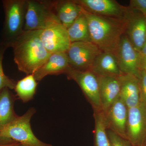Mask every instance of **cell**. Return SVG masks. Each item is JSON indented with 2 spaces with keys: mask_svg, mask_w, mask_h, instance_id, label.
Returning a JSON list of instances; mask_svg holds the SVG:
<instances>
[{
  "mask_svg": "<svg viewBox=\"0 0 146 146\" xmlns=\"http://www.w3.org/2000/svg\"><path fill=\"white\" fill-rule=\"evenodd\" d=\"M42 31H23L10 45L18 70L27 75L33 74L51 54L42 44Z\"/></svg>",
  "mask_w": 146,
  "mask_h": 146,
  "instance_id": "1",
  "label": "cell"
},
{
  "mask_svg": "<svg viewBox=\"0 0 146 146\" xmlns=\"http://www.w3.org/2000/svg\"><path fill=\"white\" fill-rule=\"evenodd\" d=\"M82 11L88 22L91 42L102 51L115 54L122 36L125 34L128 16L130 11L123 18L96 15L82 7Z\"/></svg>",
  "mask_w": 146,
  "mask_h": 146,
  "instance_id": "2",
  "label": "cell"
},
{
  "mask_svg": "<svg viewBox=\"0 0 146 146\" xmlns=\"http://www.w3.org/2000/svg\"><path fill=\"white\" fill-rule=\"evenodd\" d=\"M35 112L31 108L23 115L0 127V139L14 141L24 146H52L39 140L33 132L30 121Z\"/></svg>",
  "mask_w": 146,
  "mask_h": 146,
  "instance_id": "3",
  "label": "cell"
},
{
  "mask_svg": "<svg viewBox=\"0 0 146 146\" xmlns=\"http://www.w3.org/2000/svg\"><path fill=\"white\" fill-rule=\"evenodd\" d=\"M4 24L3 41L8 47L23 31L27 0H4Z\"/></svg>",
  "mask_w": 146,
  "mask_h": 146,
  "instance_id": "4",
  "label": "cell"
},
{
  "mask_svg": "<svg viewBox=\"0 0 146 146\" xmlns=\"http://www.w3.org/2000/svg\"><path fill=\"white\" fill-rule=\"evenodd\" d=\"M57 23L60 22L55 13L53 1L27 0L24 31L43 30Z\"/></svg>",
  "mask_w": 146,
  "mask_h": 146,
  "instance_id": "5",
  "label": "cell"
},
{
  "mask_svg": "<svg viewBox=\"0 0 146 146\" xmlns=\"http://www.w3.org/2000/svg\"><path fill=\"white\" fill-rule=\"evenodd\" d=\"M101 52L93 42H79L71 43L66 53L70 68L85 71L90 70L94 60Z\"/></svg>",
  "mask_w": 146,
  "mask_h": 146,
  "instance_id": "6",
  "label": "cell"
},
{
  "mask_svg": "<svg viewBox=\"0 0 146 146\" xmlns=\"http://www.w3.org/2000/svg\"><path fill=\"white\" fill-rule=\"evenodd\" d=\"M65 74L78 84L94 110L102 111L97 76L90 70L78 71L71 68Z\"/></svg>",
  "mask_w": 146,
  "mask_h": 146,
  "instance_id": "7",
  "label": "cell"
},
{
  "mask_svg": "<svg viewBox=\"0 0 146 146\" xmlns=\"http://www.w3.org/2000/svg\"><path fill=\"white\" fill-rule=\"evenodd\" d=\"M126 137L133 146L146 144V105L143 102L129 108Z\"/></svg>",
  "mask_w": 146,
  "mask_h": 146,
  "instance_id": "8",
  "label": "cell"
},
{
  "mask_svg": "<svg viewBox=\"0 0 146 146\" xmlns=\"http://www.w3.org/2000/svg\"><path fill=\"white\" fill-rule=\"evenodd\" d=\"M40 38L50 54L66 52L71 44L67 29L60 23L51 24L42 30Z\"/></svg>",
  "mask_w": 146,
  "mask_h": 146,
  "instance_id": "9",
  "label": "cell"
},
{
  "mask_svg": "<svg viewBox=\"0 0 146 146\" xmlns=\"http://www.w3.org/2000/svg\"><path fill=\"white\" fill-rule=\"evenodd\" d=\"M115 54L122 74L138 77L141 71L140 52L135 49L125 34L122 36Z\"/></svg>",
  "mask_w": 146,
  "mask_h": 146,
  "instance_id": "10",
  "label": "cell"
},
{
  "mask_svg": "<svg viewBox=\"0 0 146 146\" xmlns=\"http://www.w3.org/2000/svg\"><path fill=\"white\" fill-rule=\"evenodd\" d=\"M88 12L99 16L114 18L126 17L131 9L123 6L114 0H74Z\"/></svg>",
  "mask_w": 146,
  "mask_h": 146,
  "instance_id": "11",
  "label": "cell"
},
{
  "mask_svg": "<svg viewBox=\"0 0 146 146\" xmlns=\"http://www.w3.org/2000/svg\"><path fill=\"white\" fill-rule=\"evenodd\" d=\"M128 109L124 102L119 97L105 112H103L107 129L112 131L125 139H127Z\"/></svg>",
  "mask_w": 146,
  "mask_h": 146,
  "instance_id": "12",
  "label": "cell"
},
{
  "mask_svg": "<svg viewBox=\"0 0 146 146\" xmlns=\"http://www.w3.org/2000/svg\"><path fill=\"white\" fill-rule=\"evenodd\" d=\"M125 35L136 50L140 52L146 40V18L131 9L128 16Z\"/></svg>",
  "mask_w": 146,
  "mask_h": 146,
  "instance_id": "13",
  "label": "cell"
},
{
  "mask_svg": "<svg viewBox=\"0 0 146 146\" xmlns=\"http://www.w3.org/2000/svg\"><path fill=\"white\" fill-rule=\"evenodd\" d=\"M98 81L102 110L105 112L120 97L119 76H97Z\"/></svg>",
  "mask_w": 146,
  "mask_h": 146,
  "instance_id": "14",
  "label": "cell"
},
{
  "mask_svg": "<svg viewBox=\"0 0 146 146\" xmlns=\"http://www.w3.org/2000/svg\"><path fill=\"white\" fill-rule=\"evenodd\" d=\"M70 68L66 52L55 53L33 75L36 81H40L49 75L65 74Z\"/></svg>",
  "mask_w": 146,
  "mask_h": 146,
  "instance_id": "15",
  "label": "cell"
},
{
  "mask_svg": "<svg viewBox=\"0 0 146 146\" xmlns=\"http://www.w3.org/2000/svg\"><path fill=\"white\" fill-rule=\"evenodd\" d=\"M120 97L128 108L137 106L142 102L138 77L130 74L119 76Z\"/></svg>",
  "mask_w": 146,
  "mask_h": 146,
  "instance_id": "16",
  "label": "cell"
},
{
  "mask_svg": "<svg viewBox=\"0 0 146 146\" xmlns=\"http://www.w3.org/2000/svg\"><path fill=\"white\" fill-rule=\"evenodd\" d=\"M90 70L97 76H119L123 74L119 68L116 56L110 52L100 53Z\"/></svg>",
  "mask_w": 146,
  "mask_h": 146,
  "instance_id": "17",
  "label": "cell"
},
{
  "mask_svg": "<svg viewBox=\"0 0 146 146\" xmlns=\"http://www.w3.org/2000/svg\"><path fill=\"white\" fill-rule=\"evenodd\" d=\"M55 13L60 23L68 29L82 13V8L73 1H53Z\"/></svg>",
  "mask_w": 146,
  "mask_h": 146,
  "instance_id": "18",
  "label": "cell"
},
{
  "mask_svg": "<svg viewBox=\"0 0 146 146\" xmlns=\"http://www.w3.org/2000/svg\"><path fill=\"white\" fill-rule=\"evenodd\" d=\"M15 99L8 88L0 91V127L8 124L18 117L13 109Z\"/></svg>",
  "mask_w": 146,
  "mask_h": 146,
  "instance_id": "19",
  "label": "cell"
},
{
  "mask_svg": "<svg viewBox=\"0 0 146 146\" xmlns=\"http://www.w3.org/2000/svg\"><path fill=\"white\" fill-rule=\"evenodd\" d=\"M67 31L71 43L91 42L88 22L82 11L74 22L67 29Z\"/></svg>",
  "mask_w": 146,
  "mask_h": 146,
  "instance_id": "20",
  "label": "cell"
},
{
  "mask_svg": "<svg viewBox=\"0 0 146 146\" xmlns=\"http://www.w3.org/2000/svg\"><path fill=\"white\" fill-rule=\"evenodd\" d=\"M37 85L34 76L30 74L16 82L14 90L18 98L23 102L26 103L33 98Z\"/></svg>",
  "mask_w": 146,
  "mask_h": 146,
  "instance_id": "21",
  "label": "cell"
},
{
  "mask_svg": "<svg viewBox=\"0 0 146 146\" xmlns=\"http://www.w3.org/2000/svg\"><path fill=\"white\" fill-rule=\"evenodd\" d=\"M94 146H110L103 112L102 111L94 110Z\"/></svg>",
  "mask_w": 146,
  "mask_h": 146,
  "instance_id": "22",
  "label": "cell"
},
{
  "mask_svg": "<svg viewBox=\"0 0 146 146\" xmlns=\"http://www.w3.org/2000/svg\"><path fill=\"white\" fill-rule=\"evenodd\" d=\"M9 48L2 42L0 43V91L4 88L14 89L16 82L6 76L3 68V60L6 50Z\"/></svg>",
  "mask_w": 146,
  "mask_h": 146,
  "instance_id": "23",
  "label": "cell"
},
{
  "mask_svg": "<svg viewBox=\"0 0 146 146\" xmlns=\"http://www.w3.org/2000/svg\"><path fill=\"white\" fill-rule=\"evenodd\" d=\"M110 146H133L127 139L121 137L112 131L107 129Z\"/></svg>",
  "mask_w": 146,
  "mask_h": 146,
  "instance_id": "24",
  "label": "cell"
},
{
  "mask_svg": "<svg viewBox=\"0 0 146 146\" xmlns=\"http://www.w3.org/2000/svg\"><path fill=\"white\" fill-rule=\"evenodd\" d=\"M138 78L141 101L146 105V73L141 70Z\"/></svg>",
  "mask_w": 146,
  "mask_h": 146,
  "instance_id": "25",
  "label": "cell"
},
{
  "mask_svg": "<svg viewBox=\"0 0 146 146\" xmlns=\"http://www.w3.org/2000/svg\"><path fill=\"white\" fill-rule=\"evenodd\" d=\"M129 7L132 10L139 11L146 15V0H131Z\"/></svg>",
  "mask_w": 146,
  "mask_h": 146,
  "instance_id": "26",
  "label": "cell"
},
{
  "mask_svg": "<svg viewBox=\"0 0 146 146\" xmlns=\"http://www.w3.org/2000/svg\"><path fill=\"white\" fill-rule=\"evenodd\" d=\"M0 146H24L22 144L12 141L0 139Z\"/></svg>",
  "mask_w": 146,
  "mask_h": 146,
  "instance_id": "27",
  "label": "cell"
},
{
  "mask_svg": "<svg viewBox=\"0 0 146 146\" xmlns=\"http://www.w3.org/2000/svg\"><path fill=\"white\" fill-rule=\"evenodd\" d=\"M140 70L144 71L146 73V56L140 53Z\"/></svg>",
  "mask_w": 146,
  "mask_h": 146,
  "instance_id": "28",
  "label": "cell"
},
{
  "mask_svg": "<svg viewBox=\"0 0 146 146\" xmlns=\"http://www.w3.org/2000/svg\"><path fill=\"white\" fill-rule=\"evenodd\" d=\"M140 53L141 54L146 56V40Z\"/></svg>",
  "mask_w": 146,
  "mask_h": 146,
  "instance_id": "29",
  "label": "cell"
},
{
  "mask_svg": "<svg viewBox=\"0 0 146 146\" xmlns=\"http://www.w3.org/2000/svg\"><path fill=\"white\" fill-rule=\"evenodd\" d=\"M143 146H146V144H145V145H144Z\"/></svg>",
  "mask_w": 146,
  "mask_h": 146,
  "instance_id": "30",
  "label": "cell"
},
{
  "mask_svg": "<svg viewBox=\"0 0 146 146\" xmlns=\"http://www.w3.org/2000/svg\"><path fill=\"white\" fill-rule=\"evenodd\" d=\"M145 16L146 18V15H145Z\"/></svg>",
  "mask_w": 146,
  "mask_h": 146,
  "instance_id": "31",
  "label": "cell"
}]
</instances>
